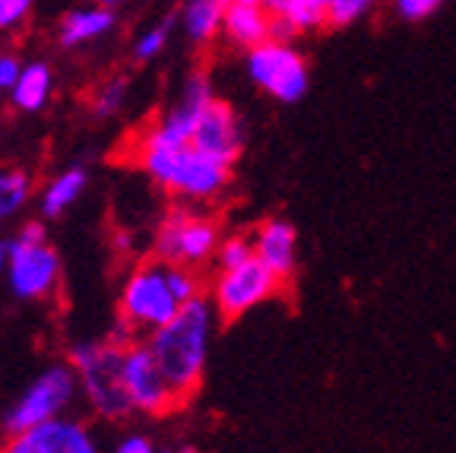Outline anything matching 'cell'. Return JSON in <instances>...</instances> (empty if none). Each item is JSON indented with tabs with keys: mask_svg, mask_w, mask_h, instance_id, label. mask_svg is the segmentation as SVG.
Here are the masks:
<instances>
[{
	"mask_svg": "<svg viewBox=\"0 0 456 453\" xmlns=\"http://www.w3.org/2000/svg\"><path fill=\"white\" fill-rule=\"evenodd\" d=\"M216 330V308L203 295L191 298L171 314L162 326L146 334V349L162 368L168 387L175 390L178 403L193 397L207 371L209 346Z\"/></svg>",
	"mask_w": 456,
	"mask_h": 453,
	"instance_id": "cell-1",
	"label": "cell"
},
{
	"mask_svg": "<svg viewBox=\"0 0 456 453\" xmlns=\"http://www.w3.org/2000/svg\"><path fill=\"white\" fill-rule=\"evenodd\" d=\"M136 162L162 191L191 203H203L225 191L232 165L207 156L184 140H171L150 128L136 143Z\"/></svg>",
	"mask_w": 456,
	"mask_h": 453,
	"instance_id": "cell-2",
	"label": "cell"
},
{
	"mask_svg": "<svg viewBox=\"0 0 456 453\" xmlns=\"http://www.w3.org/2000/svg\"><path fill=\"white\" fill-rule=\"evenodd\" d=\"M124 349L127 346H118L111 340L77 342L70 349V368L77 375V387L83 390L86 403L93 406V412H99L108 422H121L134 412L121 381Z\"/></svg>",
	"mask_w": 456,
	"mask_h": 453,
	"instance_id": "cell-3",
	"label": "cell"
},
{
	"mask_svg": "<svg viewBox=\"0 0 456 453\" xmlns=\"http://www.w3.org/2000/svg\"><path fill=\"white\" fill-rule=\"evenodd\" d=\"M244 67H248L250 83L282 105L301 102L307 95V86H311L307 61L292 42L266 38V42L254 45V48H248Z\"/></svg>",
	"mask_w": 456,
	"mask_h": 453,
	"instance_id": "cell-4",
	"label": "cell"
},
{
	"mask_svg": "<svg viewBox=\"0 0 456 453\" xmlns=\"http://www.w3.org/2000/svg\"><path fill=\"white\" fill-rule=\"evenodd\" d=\"M77 399V375H73L70 365H51L48 371L28 383L26 393L4 412V434L13 438V434L26 432L28 425H38L45 418H54L67 409V406Z\"/></svg>",
	"mask_w": 456,
	"mask_h": 453,
	"instance_id": "cell-5",
	"label": "cell"
},
{
	"mask_svg": "<svg viewBox=\"0 0 456 453\" xmlns=\"http://www.w3.org/2000/svg\"><path fill=\"white\" fill-rule=\"evenodd\" d=\"M181 301L171 295L165 283L162 260H150L136 267L121 292V314L118 317L134 330L136 336H146L150 330L162 326L171 314L178 311Z\"/></svg>",
	"mask_w": 456,
	"mask_h": 453,
	"instance_id": "cell-6",
	"label": "cell"
},
{
	"mask_svg": "<svg viewBox=\"0 0 456 453\" xmlns=\"http://www.w3.org/2000/svg\"><path fill=\"white\" fill-rule=\"evenodd\" d=\"M279 285H282V279L276 273H270L256 257H248L238 267L219 269V276L213 279V298L209 301L216 308V317L238 320L248 311H254L256 305L270 301L279 292Z\"/></svg>",
	"mask_w": 456,
	"mask_h": 453,
	"instance_id": "cell-7",
	"label": "cell"
},
{
	"mask_svg": "<svg viewBox=\"0 0 456 453\" xmlns=\"http://www.w3.org/2000/svg\"><path fill=\"white\" fill-rule=\"evenodd\" d=\"M219 226L207 216H193L184 206H175L156 232V257L168 263H187V267H203L213 260L216 244H219Z\"/></svg>",
	"mask_w": 456,
	"mask_h": 453,
	"instance_id": "cell-8",
	"label": "cell"
},
{
	"mask_svg": "<svg viewBox=\"0 0 456 453\" xmlns=\"http://www.w3.org/2000/svg\"><path fill=\"white\" fill-rule=\"evenodd\" d=\"M7 283L10 292L22 301H38L51 295L61 279V257L45 241H7Z\"/></svg>",
	"mask_w": 456,
	"mask_h": 453,
	"instance_id": "cell-9",
	"label": "cell"
},
{
	"mask_svg": "<svg viewBox=\"0 0 456 453\" xmlns=\"http://www.w3.org/2000/svg\"><path fill=\"white\" fill-rule=\"evenodd\" d=\"M121 381L134 412H142V416H168L171 409L181 406L178 397H175V390L165 381L162 368H159L152 352L146 349V342H130L124 349Z\"/></svg>",
	"mask_w": 456,
	"mask_h": 453,
	"instance_id": "cell-10",
	"label": "cell"
},
{
	"mask_svg": "<svg viewBox=\"0 0 456 453\" xmlns=\"http://www.w3.org/2000/svg\"><path fill=\"white\" fill-rule=\"evenodd\" d=\"M10 453H95L93 432L83 422H73L64 412L54 418H45L38 425H28L26 432L13 434L7 441Z\"/></svg>",
	"mask_w": 456,
	"mask_h": 453,
	"instance_id": "cell-11",
	"label": "cell"
},
{
	"mask_svg": "<svg viewBox=\"0 0 456 453\" xmlns=\"http://www.w3.org/2000/svg\"><path fill=\"white\" fill-rule=\"evenodd\" d=\"M191 146L225 165H235L244 149V130L235 108L222 99L209 102V108L203 111V118L197 120V128L191 134Z\"/></svg>",
	"mask_w": 456,
	"mask_h": 453,
	"instance_id": "cell-12",
	"label": "cell"
},
{
	"mask_svg": "<svg viewBox=\"0 0 456 453\" xmlns=\"http://www.w3.org/2000/svg\"><path fill=\"white\" fill-rule=\"evenodd\" d=\"M213 83H209L207 73H191L181 86L178 99L171 102V108L162 114V118L152 124L159 134L171 136V140H184L191 143V134L197 128V120L203 118V111L209 108L213 102Z\"/></svg>",
	"mask_w": 456,
	"mask_h": 453,
	"instance_id": "cell-13",
	"label": "cell"
},
{
	"mask_svg": "<svg viewBox=\"0 0 456 453\" xmlns=\"http://www.w3.org/2000/svg\"><path fill=\"white\" fill-rule=\"evenodd\" d=\"M254 257L264 263L279 279H289L298 267V232L292 222L285 219H266L254 232Z\"/></svg>",
	"mask_w": 456,
	"mask_h": 453,
	"instance_id": "cell-14",
	"label": "cell"
},
{
	"mask_svg": "<svg viewBox=\"0 0 456 453\" xmlns=\"http://www.w3.org/2000/svg\"><path fill=\"white\" fill-rule=\"evenodd\" d=\"M222 36L238 48H254V45L270 38V10L264 4H238L232 0L222 16Z\"/></svg>",
	"mask_w": 456,
	"mask_h": 453,
	"instance_id": "cell-15",
	"label": "cell"
},
{
	"mask_svg": "<svg viewBox=\"0 0 456 453\" xmlns=\"http://www.w3.org/2000/svg\"><path fill=\"white\" fill-rule=\"evenodd\" d=\"M114 29V10L105 4H95V7H77L61 20L57 29V38L64 48H79V45H89L95 38L108 36Z\"/></svg>",
	"mask_w": 456,
	"mask_h": 453,
	"instance_id": "cell-16",
	"label": "cell"
},
{
	"mask_svg": "<svg viewBox=\"0 0 456 453\" xmlns=\"http://www.w3.org/2000/svg\"><path fill=\"white\" fill-rule=\"evenodd\" d=\"M51 93H54V73L45 61H32V64H22L16 83L10 86V99L20 111L36 114L42 111L51 102Z\"/></svg>",
	"mask_w": 456,
	"mask_h": 453,
	"instance_id": "cell-17",
	"label": "cell"
},
{
	"mask_svg": "<svg viewBox=\"0 0 456 453\" xmlns=\"http://www.w3.org/2000/svg\"><path fill=\"white\" fill-rule=\"evenodd\" d=\"M232 0H187L184 13H181V29H184L187 42L207 45L219 36L222 16H225Z\"/></svg>",
	"mask_w": 456,
	"mask_h": 453,
	"instance_id": "cell-18",
	"label": "cell"
},
{
	"mask_svg": "<svg viewBox=\"0 0 456 453\" xmlns=\"http://www.w3.org/2000/svg\"><path fill=\"white\" fill-rule=\"evenodd\" d=\"M86 181H89V175H86L83 165H73V169H64L61 175L51 177V185L45 187V194H42V203H38L45 219L64 216L79 200V194L86 191Z\"/></svg>",
	"mask_w": 456,
	"mask_h": 453,
	"instance_id": "cell-19",
	"label": "cell"
},
{
	"mask_svg": "<svg viewBox=\"0 0 456 453\" xmlns=\"http://www.w3.org/2000/svg\"><path fill=\"white\" fill-rule=\"evenodd\" d=\"M32 181L20 169H0V222L13 219L22 206L28 203Z\"/></svg>",
	"mask_w": 456,
	"mask_h": 453,
	"instance_id": "cell-20",
	"label": "cell"
},
{
	"mask_svg": "<svg viewBox=\"0 0 456 453\" xmlns=\"http://www.w3.org/2000/svg\"><path fill=\"white\" fill-rule=\"evenodd\" d=\"M295 32H317L327 26V0H285L276 10Z\"/></svg>",
	"mask_w": 456,
	"mask_h": 453,
	"instance_id": "cell-21",
	"label": "cell"
},
{
	"mask_svg": "<svg viewBox=\"0 0 456 453\" xmlns=\"http://www.w3.org/2000/svg\"><path fill=\"white\" fill-rule=\"evenodd\" d=\"M162 273H165V283H168L171 295L178 298L181 305H184V301H191V298L203 295V292H200V285H203V283H200V276H197V267L162 260Z\"/></svg>",
	"mask_w": 456,
	"mask_h": 453,
	"instance_id": "cell-22",
	"label": "cell"
},
{
	"mask_svg": "<svg viewBox=\"0 0 456 453\" xmlns=\"http://www.w3.org/2000/svg\"><path fill=\"white\" fill-rule=\"evenodd\" d=\"M378 4L380 0H327V26H333V29L355 26V22L364 20Z\"/></svg>",
	"mask_w": 456,
	"mask_h": 453,
	"instance_id": "cell-23",
	"label": "cell"
},
{
	"mask_svg": "<svg viewBox=\"0 0 456 453\" xmlns=\"http://www.w3.org/2000/svg\"><path fill=\"white\" fill-rule=\"evenodd\" d=\"M248 257H254V241L250 238H241V235H225V238H219V244H216V267L225 269V267H238V263H244Z\"/></svg>",
	"mask_w": 456,
	"mask_h": 453,
	"instance_id": "cell-24",
	"label": "cell"
},
{
	"mask_svg": "<svg viewBox=\"0 0 456 453\" xmlns=\"http://www.w3.org/2000/svg\"><path fill=\"white\" fill-rule=\"evenodd\" d=\"M171 26H175V20H162V22H159V26L146 29V32H142V36L134 42V54H136V61H152V57L162 54L165 45H168Z\"/></svg>",
	"mask_w": 456,
	"mask_h": 453,
	"instance_id": "cell-25",
	"label": "cell"
},
{
	"mask_svg": "<svg viewBox=\"0 0 456 453\" xmlns=\"http://www.w3.org/2000/svg\"><path fill=\"white\" fill-rule=\"evenodd\" d=\"M124 102H127V83H124V79H108L99 93H95L93 108L99 118H111V114L121 111Z\"/></svg>",
	"mask_w": 456,
	"mask_h": 453,
	"instance_id": "cell-26",
	"label": "cell"
},
{
	"mask_svg": "<svg viewBox=\"0 0 456 453\" xmlns=\"http://www.w3.org/2000/svg\"><path fill=\"white\" fill-rule=\"evenodd\" d=\"M447 0H393V10L403 22H425L444 7Z\"/></svg>",
	"mask_w": 456,
	"mask_h": 453,
	"instance_id": "cell-27",
	"label": "cell"
},
{
	"mask_svg": "<svg viewBox=\"0 0 456 453\" xmlns=\"http://www.w3.org/2000/svg\"><path fill=\"white\" fill-rule=\"evenodd\" d=\"M32 4L36 0H0V29H20L32 13Z\"/></svg>",
	"mask_w": 456,
	"mask_h": 453,
	"instance_id": "cell-28",
	"label": "cell"
},
{
	"mask_svg": "<svg viewBox=\"0 0 456 453\" xmlns=\"http://www.w3.org/2000/svg\"><path fill=\"white\" fill-rule=\"evenodd\" d=\"M20 70H22V64L16 61L13 54H0V95L10 93V86L16 83Z\"/></svg>",
	"mask_w": 456,
	"mask_h": 453,
	"instance_id": "cell-29",
	"label": "cell"
},
{
	"mask_svg": "<svg viewBox=\"0 0 456 453\" xmlns=\"http://www.w3.org/2000/svg\"><path fill=\"white\" fill-rule=\"evenodd\" d=\"M152 450H156V444L146 434H124L118 441V453H152Z\"/></svg>",
	"mask_w": 456,
	"mask_h": 453,
	"instance_id": "cell-30",
	"label": "cell"
},
{
	"mask_svg": "<svg viewBox=\"0 0 456 453\" xmlns=\"http://www.w3.org/2000/svg\"><path fill=\"white\" fill-rule=\"evenodd\" d=\"M16 238L22 241H45V226L42 222H26V226L20 228V235Z\"/></svg>",
	"mask_w": 456,
	"mask_h": 453,
	"instance_id": "cell-31",
	"label": "cell"
},
{
	"mask_svg": "<svg viewBox=\"0 0 456 453\" xmlns=\"http://www.w3.org/2000/svg\"><path fill=\"white\" fill-rule=\"evenodd\" d=\"M7 269V241H0V273Z\"/></svg>",
	"mask_w": 456,
	"mask_h": 453,
	"instance_id": "cell-32",
	"label": "cell"
},
{
	"mask_svg": "<svg viewBox=\"0 0 456 453\" xmlns=\"http://www.w3.org/2000/svg\"><path fill=\"white\" fill-rule=\"evenodd\" d=\"M282 4H285V0H264V7L270 10V13H276V10L282 7Z\"/></svg>",
	"mask_w": 456,
	"mask_h": 453,
	"instance_id": "cell-33",
	"label": "cell"
},
{
	"mask_svg": "<svg viewBox=\"0 0 456 453\" xmlns=\"http://www.w3.org/2000/svg\"><path fill=\"white\" fill-rule=\"evenodd\" d=\"M99 4H105V7H111V10H114L118 4H121V0H99Z\"/></svg>",
	"mask_w": 456,
	"mask_h": 453,
	"instance_id": "cell-34",
	"label": "cell"
},
{
	"mask_svg": "<svg viewBox=\"0 0 456 453\" xmlns=\"http://www.w3.org/2000/svg\"><path fill=\"white\" fill-rule=\"evenodd\" d=\"M238 4H264V0H238Z\"/></svg>",
	"mask_w": 456,
	"mask_h": 453,
	"instance_id": "cell-35",
	"label": "cell"
}]
</instances>
